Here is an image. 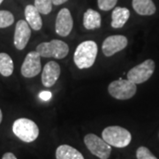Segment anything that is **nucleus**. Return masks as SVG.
<instances>
[{
  "label": "nucleus",
  "instance_id": "f257e3e1",
  "mask_svg": "<svg viewBox=\"0 0 159 159\" xmlns=\"http://www.w3.org/2000/svg\"><path fill=\"white\" fill-rule=\"evenodd\" d=\"M97 44L94 41H85L80 43L74 51V61L79 69L91 67L97 56Z\"/></svg>",
  "mask_w": 159,
  "mask_h": 159
},
{
  "label": "nucleus",
  "instance_id": "f03ea898",
  "mask_svg": "<svg viewBox=\"0 0 159 159\" xmlns=\"http://www.w3.org/2000/svg\"><path fill=\"white\" fill-rule=\"evenodd\" d=\"M102 136L109 145L116 148H125L132 141L130 132L119 125H111L104 128L102 132Z\"/></svg>",
  "mask_w": 159,
  "mask_h": 159
},
{
  "label": "nucleus",
  "instance_id": "7ed1b4c3",
  "mask_svg": "<svg viewBox=\"0 0 159 159\" xmlns=\"http://www.w3.org/2000/svg\"><path fill=\"white\" fill-rule=\"evenodd\" d=\"M12 132L16 136L24 142H32L39 135V128L33 120L20 118L14 121Z\"/></svg>",
  "mask_w": 159,
  "mask_h": 159
},
{
  "label": "nucleus",
  "instance_id": "20e7f679",
  "mask_svg": "<svg viewBox=\"0 0 159 159\" xmlns=\"http://www.w3.org/2000/svg\"><path fill=\"white\" fill-rule=\"evenodd\" d=\"M36 51L41 57L63 59L69 53V47L61 40L54 39L48 43H41L36 47Z\"/></svg>",
  "mask_w": 159,
  "mask_h": 159
},
{
  "label": "nucleus",
  "instance_id": "39448f33",
  "mask_svg": "<svg viewBox=\"0 0 159 159\" xmlns=\"http://www.w3.org/2000/svg\"><path fill=\"white\" fill-rule=\"evenodd\" d=\"M136 84L129 80L119 79L110 83L108 91L110 95L118 100H127L135 95Z\"/></svg>",
  "mask_w": 159,
  "mask_h": 159
},
{
  "label": "nucleus",
  "instance_id": "423d86ee",
  "mask_svg": "<svg viewBox=\"0 0 159 159\" xmlns=\"http://www.w3.org/2000/svg\"><path fill=\"white\" fill-rule=\"evenodd\" d=\"M84 143L93 155L100 159H108L111 152V147L102 138L94 134H89L84 137Z\"/></svg>",
  "mask_w": 159,
  "mask_h": 159
},
{
  "label": "nucleus",
  "instance_id": "0eeeda50",
  "mask_svg": "<svg viewBox=\"0 0 159 159\" xmlns=\"http://www.w3.org/2000/svg\"><path fill=\"white\" fill-rule=\"evenodd\" d=\"M155 62L152 59H147L142 64L133 67L127 74V80L134 84H141L147 81L155 71Z\"/></svg>",
  "mask_w": 159,
  "mask_h": 159
},
{
  "label": "nucleus",
  "instance_id": "6e6552de",
  "mask_svg": "<svg viewBox=\"0 0 159 159\" xmlns=\"http://www.w3.org/2000/svg\"><path fill=\"white\" fill-rule=\"evenodd\" d=\"M21 74L26 78H33L42 71L41 56L37 51H30L26 56L22 66Z\"/></svg>",
  "mask_w": 159,
  "mask_h": 159
},
{
  "label": "nucleus",
  "instance_id": "1a4fd4ad",
  "mask_svg": "<svg viewBox=\"0 0 159 159\" xmlns=\"http://www.w3.org/2000/svg\"><path fill=\"white\" fill-rule=\"evenodd\" d=\"M127 38L124 35L116 34L108 36L102 43V52L106 57H111L117 52L124 50L127 46Z\"/></svg>",
  "mask_w": 159,
  "mask_h": 159
},
{
  "label": "nucleus",
  "instance_id": "9d476101",
  "mask_svg": "<svg viewBox=\"0 0 159 159\" xmlns=\"http://www.w3.org/2000/svg\"><path fill=\"white\" fill-rule=\"evenodd\" d=\"M74 26V20L71 15V12L67 8H63L57 13L56 19L55 29L58 35L67 36L70 34Z\"/></svg>",
  "mask_w": 159,
  "mask_h": 159
},
{
  "label": "nucleus",
  "instance_id": "9b49d317",
  "mask_svg": "<svg viewBox=\"0 0 159 159\" xmlns=\"http://www.w3.org/2000/svg\"><path fill=\"white\" fill-rule=\"evenodd\" d=\"M31 35V28L29 27L27 21L20 20L16 23L15 32H14V38L13 43L14 46L19 51L25 49L29 43V38Z\"/></svg>",
  "mask_w": 159,
  "mask_h": 159
},
{
  "label": "nucleus",
  "instance_id": "f8f14e48",
  "mask_svg": "<svg viewBox=\"0 0 159 159\" xmlns=\"http://www.w3.org/2000/svg\"><path fill=\"white\" fill-rule=\"evenodd\" d=\"M60 66L55 61H50L46 64L42 73L43 85L47 88H51L55 85L60 76Z\"/></svg>",
  "mask_w": 159,
  "mask_h": 159
},
{
  "label": "nucleus",
  "instance_id": "ddd939ff",
  "mask_svg": "<svg viewBox=\"0 0 159 159\" xmlns=\"http://www.w3.org/2000/svg\"><path fill=\"white\" fill-rule=\"evenodd\" d=\"M25 17H26V21L33 30L38 31L42 29L43 20L39 11L36 9L35 6L32 5L27 6L25 9Z\"/></svg>",
  "mask_w": 159,
  "mask_h": 159
},
{
  "label": "nucleus",
  "instance_id": "4468645a",
  "mask_svg": "<svg viewBox=\"0 0 159 159\" xmlns=\"http://www.w3.org/2000/svg\"><path fill=\"white\" fill-rule=\"evenodd\" d=\"M130 17V11L125 7H116L111 13V27L121 29Z\"/></svg>",
  "mask_w": 159,
  "mask_h": 159
},
{
  "label": "nucleus",
  "instance_id": "2eb2a0df",
  "mask_svg": "<svg viewBox=\"0 0 159 159\" xmlns=\"http://www.w3.org/2000/svg\"><path fill=\"white\" fill-rule=\"evenodd\" d=\"M132 6L134 11L142 16L152 15L157 10L152 0H133Z\"/></svg>",
  "mask_w": 159,
  "mask_h": 159
},
{
  "label": "nucleus",
  "instance_id": "dca6fc26",
  "mask_svg": "<svg viewBox=\"0 0 159 159\" xmlns=\"http://www.w3.org/2000/svg\"><path fill=\"white\" fill-rule=\"evenodd\" d=\"M101 20L100 13L93 9H88L83 15V25L88 30L99 29L101 27Z\"/></svg>",
  "mask_w": 159,
  "mask_h": 159
},
{
  "label": "nucleus",
  "instance_id": "f3484780",
  "mask_svg": "<svg viewBox=\"0 0 159 159\" xmlns=\"http://www.w3.org/2000/svg\"><path fill=\"white\" fill-rule=\"evenodd\" d=\"M56 159H84L82 154L76 148L66 144L60 145L56 150Z\"/></svg>",
  "mask_w": 159,
  "mask_h": 159
},
{
  "label": "nucleus",
  "instance_id": "a211bd4d",
  "mask_svg": "<svg viewBox=\"0 0 159 159\" xmlns=\"http://www.w3.org/2000/svg\"><path fill=\"white\" fill-rule=\"evenodd\" d=\"M13 61L7 53H0V74L5 77L11 76L13 73Z\"/></svg>",
  "mask_w": 159,
  "mask_h": 159
},
{
  "label": "nucleus",
  "instance_id": "6ab92c4d",
  "mask_svg": "<svg viewBox=\"0 0 159 159\" xmlns=\"http://www.w3.org/2000/svg\"><path fill=\"white\" fill-rule=\"evenodd\" d=\"M36 9L42 14H49L52 10V0H34Z\"/></svg>",
  "mask_w": 159,
  "mask_h": 159
},
{
  "label": "nucleus",
  "instance_id": "aec40b11",
  "mask_svg": "<svg viewBox=\"0 0 159 159\" xmlns=\"http://www.w3.org/2000/svg\"><path fill=\"white\" fill-rule=\"evenodd\" d=\"M14 22V17L11 11H0V29L10 27Z\"/></svg>",
  "mask_w": 159,
  "mask_h": 159
},
{
  "label": "nucleus",
  "instance_id": "412c9836",
  "mask_svg": "<svg viewBox=\"0 0 159 159\" xmlns=\"http://www.w3.org/2000/svg\"><path fill=\"white\" fill-rule=\"evenodd\" d=\"M136 157L137 159H157L148 148L143 146L137 149Z\"/></svg>",
  "mask_w": 159,
  "mask_h": 159
},
{
  "label": "nucleus",
  "instance_id": "4be33fe9",
  "mask_svg": "<svg viewBox=\"0 0 159 159\" xmlns=\"http://www.w3.org/2000/svg\"><path fill=\"white\" fill-rule=\"evenodd\" d=\"M118 0H97L98 7L102 11H110L113 9Z\"/></svg>",
  "mask_w": 159,
  "mask_h": 159
},
{
  "label": "nucleus",
  "instance_id": "5701e85b",
  "mask_svg": "<svg viewBox=\"0 0 159 159\" xmlns=\"http://www.w3.org/2000/svg\"><path fill=\"white\" fill-rule=\"evenodd\" d=\"M51 97H52V94H51V92H50V91H42L39 94V98L41 100L44 101V102L49 101Z\"/></svg>",
  "mask_w": 159,
  "mask_h": 159
},
{
  "label": "nucleus",
  "instance_id": "b1692460",
  "mask_svg": "<svg viewBox=\"0 0 159 159\" xmlns=\"http://www.w3.org/2000/svg\"><path fill=\"white\" fill-rule=\"evenodd\" d=\"M1 159H17V157L14 156V154L11 153V152H7V153L4 154V156L2 157Z\"/></svg>",
  "mask_w": 159,
  "mask_h": 159
},
{
  "label": "nucleus",
  "instance_id": "393cba45",
  "mask_svg": "<svg viewBox=\"0 0 159 159\" xmlns=\"http://www.w3.org/2000/svg\"><path fill=\"white\" fill-rule=\"evenodd\" d=\"M68 0H52V4L55 5V6H60L62 5L64 3L67 2Z\"/></svg>",
  "mask_w": 159,
  "mask_h": 159
},
{
  "label": "nucleus",
  "instance_id": "a878e982",
  "mask_svg": "<svg viewBox=\"0 0 159 159\" xmlns=\"http://www.w3.org/2000/svg\"><path fill=\"white\" fill-rule=\"evenodd\" d=\"M2 119H3V114H2V111H1V110H0V124H1V122H2Z\"/></svg>",
  "mask_w": 159,
  "mask_h": 159
},
{
  "label": "nucleus",
  "instance_id": "bb28decb",
  "mask_svg": "<svg viewBox=\"0 0 159 159\" xmlns=\"http://www.w3.org/2000/svg\"><path fill=\"white\" fill-rule=\"evenodd\" d=\"M3 1H4V0H0V5L2 4V2H3Z\"/></svg>",
  "mask_w": 159,
  "mask_h": 159
}]
</instances>
